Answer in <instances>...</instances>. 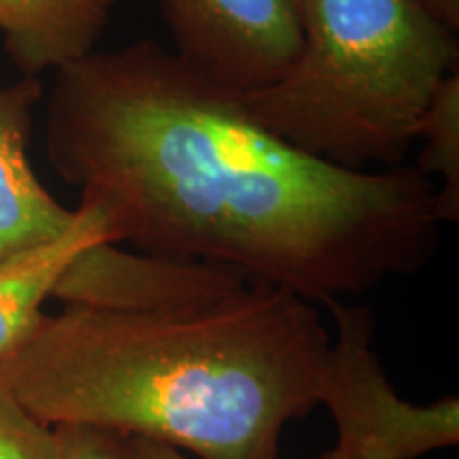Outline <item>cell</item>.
Masks as SVG:
<instances>
[{
  "instance_id": "cell-3",
  "label": "cell",
  "mask_w": 459,
  "mask_h": 459,
  "mask_svg": "<svg viewBox=\"0 0 459 459\" xmlns=\"http://www.w3.org/2000/svg\"><path fill=\"white\" fill-rule=\"evenodd\" d=\"M290 68L245 107L279 139L349 170L394 169L459 71L457 32L419 0H300Z\"/></svg>"
},
{
  "instance_id": "cell-14",
  "label": "cell",
  "mask_w": 459,
  "mask_h": 459,
  "mask_svg": "<svg viewBox=\"0 0 459 459\" xmlns=\"http://www.w3.org/2000/svg\"><path fill=\"white\" fill-rule=\"evenodd\" d=\"M419 3L449 30H459V0H419Z\"/></svg>"
},
{
  "instance_id": "cell-6",
  "label": "cell",
  "mask_w": 459,
  "mask_h": 459,
  "mask_svg": "<svg viewBox=\"0 0 459 459\" xmlns=\"http://www.w3.org/2000/svg\"><path fill=\"white\" fill-rule=\"evenodd\" d=\"M251 283L230 268L203 262L128 254L117 245H96L74 260L54 298L91 308H160L206 300Z\"/></svg>"
},
{
  "instance_id": "cell-13",
  "label": "cell",
  "mask_w": 459,
  "mask_h": 459,
  "mask_svg": "<svg viewBox=\"0 0 459 459\" xmlns=\"http://www.w3.org/2000/svg\"><path fill=\"white\" fill-rule=\"evenodd\" d=\"M126 440V455L128 459H192L179 449H172L169 445L156 443L147 438H124ZM321 459H355V451L349 445L336 440L334 449L324 453Z\"/></svg>"
},
{
  "instance_id": "cell-12",
  "label": "cell",
  "mask_w": 459,
  "mask_h": 459,
  "mask_svg": "<svg viewBox=\"0 0 459 459\" xmlns=\"http://www.w3.org/2000/svg\"><path fill=\"white\" fill-rule=\"evenodd\" d=\"M60 434V459H128L122 436L96 428H56Z\"/></svg>"
},
{
  "instance_id": "cell-7",
  "label": "cell",
  "mask_w": 459,
  "mask_h": 459,
  "mask_svg": "<svg viewBox=\"0 0 459 459\" xmlns=\"http://www.w3.org/2000/svg\"><path fill=\"white\" fill-rule=\"evenodd\" d=\"M41 94L37 77L0 88V262L62 237L77 217V209L68 211L49 196L28 160L32 111Z\"/></svg>"
},
{
  "instance_id": "cell-1",
  "label": "cell",
  "mask_w": 459,
  "mask_h": 459,
  "mask_svg": "<svg viewBox=\"0 0 459 459\" xmlns=\"http://www.w3.org/2000/svg\"><path fill=\"white\" fill-rule=\"evenodd\" d=\"M48 156L105 213L111 245L230 268L321 307L412 277L438 249L436 187L417 166L308 156L240 91L149 39L57 71Z\"/></svg>"
},
{
  "instance_id": "cell-2",
  "label": "cell",
  "mask_w": 459,
  "mask_h": 459,
  "mask_svg": "<svg viewBox=\"0 0 459 459\" xmlns=\"http://www.w3.org/2000/svg\"><path fill=\"white\" fill-rule=\"evenodd\" d=\"M330 342L317 304L268 283L136 311L65 304L0 359V383L51 428L281 459L285 428L321 406Z\"/></svg>"
},
{
  "instance_id": "cell-4",
  "label": "cell",
  "mask_w": 459,
  "mask_h": 459,
  "mask_svg": "<svg viewBox=\"0 0 459 459\" xmlns=\"http://www.w3.org/2000/svg\"><path fill=\"white\" fill-rule=\"evenodd\" d=\"M321 406L336 423L338 440L355 459H419L459 443L457 395L412 404L400 398L375 351V315L368 307L334 300Z\"/></svg>"
},
{
  "instance_id": "cell-8",
  "label": "cell",
  "mask_w": 459,
  "mask_h": 459,
  "mask_svg": "<svg viewBox=\"0 0 459 459\" xmlns=\"http://www.w3.org/2000/svg\"><path fill=\"white\" fill-rule=\"evenodd\" d=\"M108 243V221L99 206L82 203L73 226L49 243L0 262V359L7 358L43 317V304L83 251Z\"/></svg>"
},
{
  "instance_id": "cell-5",
  "label": "cell",
  "mask_w": 459,
  "mask_h": 459,
  "mask_svg": "<svg viewBox=\"0 0 459 459\" xmlns=\"http://www.w3.org/2000/svg\"><path fill=\"white\" fill-rule=\"evenodd\" d=\"M175 54L226 88L277 82L300 49V0H162Z\"/></svg>"
},
{
  "instance_id": "cell-11",
  "label": "cell",
  "mask_w": 459,
  "mask_h": 459,
  "mask_svg": "<svg viewBox=\"0 0 459 459\" xmlns=\"http://www.w3.org/2000/svg\"><path fill=\"white\" fill-rule=\"evenodd\" d=\"M0 459H60V434L0 383Z\"/></svg>"
},
{
  "instance_id": "cell-10",
  "label": "cell",
  "mask_w": 459,
  "mask_h": 459,
  "mask_svg": "<svg viewBox=\"0 0 459 459\" xmlns=\"http://www.w3.org/2000/svg\"><path fill=\"white\" fill-rule=\"evenodd\" d=\"M419 139L423 152L417 169L432 179H440L436 189V211L440 223L459 220V71L445 79L432 105L423 115Z\"/></svg>"
},
{
  "instance_id": "cell-9",
  "label": "cell",
  "mask_w": 459,
  "mask_h": 459,
  "mask_svg": "<svg viewBox=\"0 0 459 459\" xmlns=\"http://www.w3.org/2000/svg\"><path fill=\"white\" fill-rule=\"evenodd\" d=\"M117 0H0V32L26 77L94 54Z\"/></svg>"
}]
</instances>
